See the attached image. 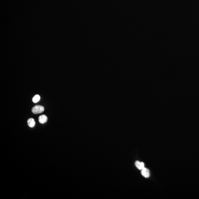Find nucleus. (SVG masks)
<instances>
[{
    "label": "nucleus",
    "instance_id": "f257e3e1",
    "mask_svg": "<svg viewBox=\"0 0 199 199\" xmlns=\"http://www.w3.org/2000/svg\"><path fill=\"white\" fill-rule=\"evenodd\" d=\"M44 107L40 105H36L34 106L32 109V112L34 114L41 113L44 112Z\"/></svg>",
    "mask_w": 199,
    "mask_h": 199
},
{
    "label": "nucleus",
    "instance_id": "f03ea898",
    "mask_svg": "<svg viewBox=\"0 0 199 199\" xmlns=\"http://www.w3.org/2000/svg\"><path fill=\"white\" fill-rule=\"evenodd\" d=\"M141 173L143 176L145 178H148L150 175L149 170L146 168H144L141 170Z\"/></svg>",
    "mask_w": 199,
    "mask_h": 199
},
{
    "label": "nucleus",
    "instance_id": "7ed1b4c3",
    "mask_svg": "<svg viewBox=\"0 0 199 199\" xmlns=\"http://www.w3.org/2000/svg\"><path fill=\"white\" fill-rule=\"evenodd\" d=\"M135 166H136L137 168H138L139 170H142L143 168H145V164L143 162H140L139 161H135Z\"/></svg>",
    "mask_w": 199,
    "mask_h": 199
},
{
    "label": "nucleus",
    "instance_id": "20e7f679",
    "mask_svg": "<svg viewBox=\"0 0 199 199\" xmlns=\"http://www.w3.org/2000/svg\"><path fill=\"white\" fill-rule=\"evenodd\" d=\"M48 118L47 116L45 115H42L39 117V122L41 124H44L47 122Z\"/></svg>",
    "mask_w": 199,
    "mask_h": 199
},
{
    "label": "nucleus",
    "instance_id": "39448f33",
    "mask_svg": "<svg viewBox=\"0 0 199 199\" xmlns=\"http://www.w3.org/2000/svg\"><path fill=\"white\" fill-rule=\"evenodd\" d=\"M27 123L29 127L31 128H33L35 126L36 122L34 119L33 118H30L27 121Z\"/></svg>",
    "mask_w": 199,
    "mask_h": 199
},
{
    "label": "nucleus",
    "instance_id": "423d86ee",
    "mask_svg": "<svg viewBox=\"0 0 199 199\" xmlns=\"http://www.w3.org/2000/svg\"><path fill=\"white\" fill-rule=\"evenodd\" d=\"M40 99V97L39 95H37L34 96L33 98V102L34 103H36L39 101Z\"/></svg>",
    "mask_w": 199,
    "mask_h": 199
}]
</instances>
